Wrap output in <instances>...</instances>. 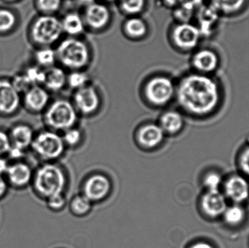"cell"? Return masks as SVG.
Masks as SVG:
<instances>
[{
	"label": "cell",
	"mask_w": 249,
	"mask_h": 248,
	"mask_svg": "<svg viewBox=\"0 0 249 248\" xmlns=\"http://www.w3.org/2000/svg\"><path fill=\"white\" fill-rule=\"evenodd\" d=\"M223 87L215 75L189 73L176 88L180 107L196 117H206L216 112L223 101Z\"/></svg>",
	"instance_id": "6da1fadb"
},
{
	"label": "cell",
	"mask_w": 249,
	"mask_h": 248,
	"mask_svg": "<svg viewBox=\"0 0 249 248\" xmlns=\"http://www.w3.org/2000/svg\"><path fill=\"white\" fill-rule=\"evenodd\" d=\"M66 183V176L61 167L52 163H45L34 171L31 186L36 196L47 199L63 194Z\"/></svg>",
	"instance_id": "7a4b0ae2"
},
{
	"label": "cell",
	"mask_w": 249,
	"mask_h": 248,
	"mask_svg": "<svg viewBox=\"0 0 249 248\" xmlns=\"http://www.w3.org/2000/svg\"><path fill=\"white\" fill-rule=\"evenodd\" d=\"M57 60L61 65L72 71H80L89 65L90 52L83 41L71 37L61 41L55 50Z\"/></svg>",
	"instance_id": "3957f363"
},
{
	"label": "cell",
	"mask_w": 249,
	"mask_h": 248,
	"mask_svg": "<svg viewBox=\"0 0 249 248\" xmlns=\"http://www.w3.org/2000/svg\"><path fill=\"white\" fill-rule=\"evenodd\" d=\"M64 149L62 137L53 131L45 130L36 132L29 150L40 161L51 163L62 155Z\"/></svg>",
	"instance_id": "277c9868"
},
{
	"label": "cell",
	"mask_w": 249,
	"mask_h": 248,
	"mask_svg": "<svg viewBox=\"0 0 249 248\" xmlns=\"http://www.w3.org/2000/svg\"><path fill=\"white\" fill-rule=\"evenodd\" d=\"M76 108L64 99H58L48 105L44 112V122L51 131H67L77 122Z\"/></svg>",
	"instance_id": "5b68a950"
},
{
	"label": "cell",
	"mask_w": 249,
	"mask_h": 248,
	"mask_svg": "<svg viewBox=\"0 0 249 248\" xmlns=\"http://www.w3.org/2000/svg\"><path fill=\"white\" fill-rule=\"evenodd\" d=\"M61 20L53 15H42L35 19L31 27L32 40L41 47H51L61 38Z\"/></svg>",
	"instance_id": "8992f818"
},
{
	"label": "cell",
	"mask_w": 249,
	"mask_h": 248,
	"mask_svg": "<svg viewBox=\"0 0 249 248\" xmlns=\"http://www.w3.org/2000/svg\"><path fill=\"white\" fill-rule=\"evenodd\" d=\"M176 87L172 80L165 76H156L146 83L144 92L146 99L155 106H164L176 95Z\"/></svg>",
	"instance_id": "52a82bcc"
},
{
	"label": "cell",
	"mask_w": 249,
	"mask_h": 248,
	"mask_svg": "<svg viewBox=\"0 0 249 248\" xmlns=\"http://www.w3.org/2000/svg\"><path fill=\"white\" fill-rule=\"evenodd\" d=\"M193 71L206 75H215L222 64V58L214 48L210 47L198 48L191 57Z\"/></svg>",
	"instance_id": "ba28073f"
},
{
	"label": "cell",
	"mask_w": 249,
	"mask_h": 248,
	"mask_svg": "<svg viewBox=\"0 0 249 248\" xmlns=\"http://www.w3.org/2000/svg\"><path fill=\"white\" fill-rule=\"evenodd\" d=\"M203 35L197 25L178 23L173 29L172 39L177 48L184 52H194L199 48Z\"/></svg>",
	"instance_id": "9c48e42d"
},
{
	"label": "cell",
	"mask_w": 249,
	"mask_h": 248,
	"mask_svg": "<svg viewBox=\"0 0 249 248\" xmlns=\"http://www.w3.org/2000/svg\"><path fill=\"white\" fill-rule=\"evenodd\" d=\"M34 171L31 165L24 160L10 162L4 178L10 189L24 190L31 186L33 179Z\"/></svg>",
	"instance_id": "30bf717a"
},
{
	"label": "cell",
	"mask_w": 249,
	"mask_h": 248,
	"mask_svg": "<svg viewBox=\"0 0 249 248\" xmlns=\"http://www.w3.org/2000/svg\"><path fill=\"white\" fill-rule=\"evenodd\" d=\"M21 106V95L15 88L11 81L0 80V117L16 116Z\"/></svg>",
	"instance_id": "8fae6325"
},
{
	"label": "cell",
	"mask_w": 249,
	"mask_h": 248,
	"mask_svg": "<svg viewBox=\"0 0 249 248\" xmlns=\"http://www.w3.org/2000/svg\"><path fill=\"white\" fill-rule=\"evenodd\" d=\"M222 192L228 201L241 204L249 198V182L242 174H233L224 180Z\"/></svg>",
	"instance_id": "7c38bea8"
},
{
	"label": "cell",
	"mask_w": 249,
	"mask_h": 248,
	"mask_svg": "<svg viewBox=\"0 0 249 248\" xmlns=\"http://www.w3.org/2000/svg\"><path fill=\"white\" fill-rule=\"evenodd\" d=\"M49 92L42 85H35L21 94V106L29 113L45 112L49 105Z\"/></svg>",
	"instance_id": "4fadbf2b"
},
{
	"label": "cell",
	"mask_w": 249,
	"mask_h": 248,
	"mask_svg": "<svg viewBox=\"0 0 249 248\" xmlns=\"http://www.w3.org/2000/svg\"><path fill=\"white\" fill-rule=\"evenodd\" d=\"M202 213L207 218L216 219L222 218L228 208V199L221 190L205 191L200 201Z\"/></svg>",
	"instance_id": "5bb4252c"
},
{
	"label": "cell",
	"mask_w": 249,
	"mask_h": 248,
	"mask_svg": "<svg viewBox=\"0 0 249 248\" xmlns=\"http://www.w3.org/2000/svg\"><path fill=\"white\" fill-rule=\"evenodd\" d=\"M11 147L27 151L35 138V132L32 126L24 122L13 124L8 130Z\"/></svg>",
	"instance_id": "9a60e30c"
},
{
	"label": "cell",
	"mask_w": 249,
	"mask_h": 248,
	"mask_svg": "<svg viewBox=\"0 0 249 248\" xmlns=\"http://www.w3.org/2000/svg\"><path fill=\"white\" fill-rule=\"evenodd\" d=\"M74 100V107L85 115L93 113L100 106V97L97 90L89 84L76 90Z\"/></svg>",
	"instance_id": "2e32d148"
},
{
	"label": "cell",
	"mask_w": 249,
	"mask_h": 248,
	"mask_svg": "<svg viewBox=\"0 0 249 248\" xmlns=\"http://www.w3.org/2000/svg\"><path fill=\"white\" fill-rule=\"evenodd\" d=\"M111 190L110 181L102 174L92 176L84 186V196L90 202H97L105 199Z\"/></svg>",
	"instance_id": "e0dca14e"
},
{
	"label": "cell",
	"mask_w": 249,
	"mask_h": 248,
	"mask_svg": "<svg viewBox=\"0 0 249 248\" xmlns=\"http://www.w3.org/2000/svg\"><path fill=\"white\" fill-rule=\"evenodd\" d=\"M111 14L106 5L95 1L86 6L85 21L86 24L94 30H101L107 26L110 21Z\"/></svg>",
	"instance_id": "ac0fdd59"
},
{
	"label": "cell",
	"mask_w": 249,
	"mask_h": 248,
	"mask_svg": "<svg viewBox=\"0 0 249 248\" xmlns=\"http://www.w3.org/2000/svg\"><path fill=\"white\" fill-rule=\"evenodd\" d=\"M207 4L221 17H237L247 10L249 0H207Z\"/></svg>",
	"instance_id": "d6986e66"
},
{
	"label": "cell",
	"mask_w": 249,
	"mask_h": 248,
	"mask_svg": "<svg viewBox=\"0 0 249 248\" xmlns=\"http://www.w3.org/2000/svg\"><path fill=\"white\" fill-rule=\"evenodd\" d=\"M165 132L159 125L148 124L138 132L137 139L141 146L145 148H155L163 141Z\"/></svg>",
	"instance_id": "ffe728a7"
},
{
	"label": "cell",
	"mask_w": 249,
	"mask_h": 248,
	"mask_svg": "<svg viewBox=\"0 0 249 248\" xmlns=\"http://www.w3.org/2000/svg\"><path fill=\"white\" fill-rule=\"evenodd\" d=\"M221 16L208 4L200 7L197 17V26L200 29L203 37L211 36L216 29Z\"/></svg>",
	"instance_id": "44dd1931"
},
{
	"label": "cell",
	"mask_w": 249,
	"mask_h": 248,
	"mask_svg": "<svg viewBox=\"0 0 249 248\" xmlns=\"http://www.w3.org/2000/svg\"><path fill=\"white\" fill-rule=\"evenodd\" d=\"M67 83V76L63 68L53 66L45 70L43 87L48 92H58L62 90Z\"/></svg>",
	"instance_id": "7402d4cb"
},
{
	"label": "cell",
	"mask_w": 249,
	"mask_h": 248,
	"mask_svg": "<svg viewBox=\"0 0 249 248\" xmlns=\"http://www.w3.org/2000/svg\"><path fill=\"white\" fill-rule=\"evenodd\" d=\"M184 125V118L179 112L168 111L161 116L159 125L165 133L175 135L182 130Z\"/></svg>",
	"instance_id": "603a6c76"
},
{
	"label": "cell",
	"mask_w": 249,
	"mask_h": 248,
	"mask_svg": "<svg viewBox=\"0 0 249 248\" xmlns=\"http://www.w3.org/2000/svg\"><path fill=\"white\" fill-rule=\"evenodd\" d=\"M222 218L228 227H239L245 221L247 212L245 208L240 204H232L228 205Z\"/></svg>",
	"instance_id": "cb8c5ba5"
},
{
	"label": "cell",
	"mask_w": 249,
	"mask_h": 248,
	"mask_svg": "<svg viewBox=\"0 0 249 248\" xmlns=\"http://www.w3.org/2000/svg\"><path fill=\"white\" fill-rule=\"evenodd\" d=\"M63 32L71 36L81 34L85 30V23L81 16L76 13H70L61 20Z\"/></svg>",
	"instance_id": "d4e9b609"
},
{
	"label": "cell",
	"mask_w": 249,
	"mask_h": 248,
	"mask_svg": "<svg viewBox=\"0 0 249 248\" xmlns=\"http://www.w3.org/2000/svg\"><path fill=\"white\" fill-rule=\"evenodd\" d=\"M124 29L129 36L137 39L146 35L148 28L144 20L136 16H132L124 22Z\"/></svg>",
	"instance_id": "484cf974"
},
{
	"label": "cell",
	"mask_w": 249,
	"mask_h": 248,
	"mask_svg": "<svg viewBox=\"0 0 249 248\" xmlns=\"http://www.w3.org/2000/svg\"><path fill=\"white\" fill-rule=\"evenodd\" d=\"M35 58L36 66L46 69L53 66L57 60L56 52L51 47H42L35 52Z\"/></svg>",
	"instance_id": "4316f807"
},
{
	"label": "cell",
	"mask_w": 249,
	"mask_h": 248,
	"mask_svg": "<svg viewBox=\"0 0 249 248\" xmlns=\"http://www.w3.org/2000/svg\"><path fill=\"white\" fill-rule=\"evenodd\" d=\"M22 75L30 87L42 85L45 80V70L38 66L28 67L22 71Z\"/></svg>",
	"instance_id": "83f0119b"
},
{
	"label": "cell",
	"mask_w": 249,
	"mask_h": 248,
	"mask_svg": "<svg viewBox=\"0 0 249 248\" xmlns=\"http://www.w3.org/2000/svg\"><path fill=\"white\" fill-rule=\"evenodd\" d=\"M17 23L16 15L8 9H0V33H4L12 31Z\"/></svg>",
	"instance_id": "f1b7e54d"
},
{
	"label": "cell",
	"mask_w": 249,
	"mask_h": 248,
	"mask_svg": "<svg viewBox=\"0 0 249 248\" xmlns=\"http://www.w3.org/2000/svg\"><path fill=\"white\" fill-rule=\"evenodd\" d=\"M224 179L222 175L216 171H210L205 175L203 179V186L205 191L221 190Z\"/></svg>",
	"instance_id": "f546056e"
},
{
	"label": "cell",
	"mask_w": 249,
	"mask_h": 248,
	"mask_svg": "<svg viewBox=\"0 0 249 248\" xmlns=\"http://www.w3.org/2000/svg\"><path fill=\"white\" fill-rule=\"evenodd\" d=\"M91 202L84 195L77 196L71 202V211L75 215H83L91 209Z\"/></svg>",
	"instance_id": "4dcf8cb0"
},
{
	"label": "cell",
	"mask_w": 249,
	"mask_h": 248,
	"mask_svg": "<svg viewBox=\"0 0 249 248\" xmlns=\"http://www.w3.org/2000/svg\"><path fill=\"white\" fill-rule=\"evenodd\" d=\"M89 78L86 73L80 71H73L67 76V84L71 88L78 90L89 84Z\"/></svg>",
	"instance_id": "1f68e13d"
},
{
	"label": "cell",
	"mask_w": 249,
	"mask_h": 248,
	"mask_svg": "<svg viewBox=\"0 0 249 248\" xmlns=\"http://www.w3.org/2000/svg\"><path fill=\"white\" fill-rule=\"evenodd\" d=\"M121 8L124 13L136 15L141 13L145 7V0H120Z\"/></svg>",
	"instance_id": "d6a6232c"
},
{
	"label": "cell",
	"mask_w": 249,
	"mask_h": 248,
	"mask_svg": "<svg viewBox=\"0 0 249 248\" xmlns=\"http://www.w3.org/2000/svg\"><path fill=\"white\" fill-rule=\"evenodd\" d=\"M36 2L43 15H53L59 10L62 0H36Z\"/></svg>",
	"instance_id": "836d02e7"
},
{
	"label": "cell",
	"mask_w": 249,
	"mask_h": 248,
	"mask_svg": "<svg viewBox=\"0 0 249 248\" xmlns=\"http://www.w3.org/2000/svg\"><path fill=\"white\" fill-rule=\"evenodd\" d=\"M195 10L189 8L186 6L179 4L175 7L174 11V18L177 19L178 23H188L190 22L194 14Z\"/></svg>",
	"instance_id": "e575fe53"
},
{
	"label": "cell",
	"mask_w": 249,
	"mask_h": 248,
	"mask_svg": "<svg viewBox=\"0 0 249 248\" xmlns=\"http://www.w3.org/2000/svg\"><path fill=\"white\" fill-rule=\"evenodd\" d=\"M238 165L241 174L249 178V145L244 147L240 153L238 159Z\"/></svg>",
	"instance_id": "d590c367"
},
{
	"label": "cell",
	"mask_w": 249,
	"mask_h": 248,
	"mask_svg": "<svg viewBox=\"0 0 249 248\" xmlns=\"http://www.w3.org/2000/svg\"><path fill=\"white\" fill-rule=\"evenodd\" d=\"M81 138L82 134L80 131L74 128L67 130L63 137V140L65 144L71 147L77 145L81 141Z\"/></svg>",
	"instance_id": "8d00e7d4"
},
{
	"label": "cell",
	"mask_w": 249,
	"mask_h": 248,
	"mask_svg": "<svg viewBox=\"0 0 249 248\" xmlns=\"http://www.w3.org/2000/svg\"><path fill=\"white\" fill-rule=\"evenodd\" d=\"M11 148L8 131L0 127V156L7 157Z\"/></svg>",
	"instance_id": "74e56055"
},
{
	"label": "cell",
	"mask_w": 249,
	"mask_h": 248,
	"mask_svg": "<svg viewBox=\"0 0 249 248\" xmlns=\"http://www.w3.org/2000/svg\"><path fill=\"white\" fill-rule=\"evenodd\" d=\"M48 208L51 211H58L63 209L66 205V199L63 194L54 195L45 199Z\"/></svg>",
	"instance_id": "f35d334b"
},
{
	"label": "cell",
	"mask_w": 249,
	"mask_h": 248,
	"mask_svg": "<svg viewBox=\"0 0 249 248\" xmlns=\"http://www.w3.org/2000/svg\"><path fill=\"white\" fill-rule=\"evenodd\" d=\"M10 189L4 176H0V201L6 198Z\"/></svg>",
	"instance_id": "ab89813d"
},
{
	"label": "cell",
	"mask_w": 249,
	"mask_h": 248,
	"mask_svg": "<svg viewBox=\"0 0 249 248\" xmlns=\"http://www.w3.org/2000/svg\"><path fill=\"white\" fill-rule=\"evenodd\" d=\"M10 161L6 157L0 156V176H4L8 168Z\"/></svg>",
	"instance_id": "60d3db41"
},
{
	"label": "cell",
	"mask_w": 249,
	"mask_h": 248,
	"mask_svg": "<svg viewBox=\"0 0 249 248\" xmlns=\"http://www.w3.org/2000/svg\"><path fill=\"white\" fill-rule=\"evenodd\" d=\"M189 248H215V247L207 242L200 241L194 243Z\"/></svg>",
	"instance_id": "b9f144b4"
},
{
	"label": "cell",
	"mask_w": 249,
	"mask_h": 248,
	"mask_svg": "<svg viewBox=\"0 0 249 248\" xmlns=\"http://www.w3.org/2000/svg\"><path fill=\"white\" fill-rule=\"evenodd\" d=\"M165 5L168 7H176L181 4L182 0H162Z\"/></svg>",
	"instance_id": "7bdbcfd3"
},
{
	"label": "cell",
	"mask_w": 249,
	"mask_h": 248,
	"mask_svg": "<svg viewBox=\"0 0 249 248\" xmlns=\"http://www.w3.org/2000/svg\"><path fill=\"white\" fill-rule=\"evenodd\" d=\"M82 4L86 6L90 5L95 2V0H79Z\"/></svg>",
	"instance_id": "ee69618b"
},
{
	"label": "cell",
	"mask_w": 249,
	"mask_h": 248,
	"mask_svg": "<svg viewBox=\"0 0 249 248\" xmlns=\"http://www.w3.org/2000/svg\"><path fill=\"white\" fill-rule=\"evenodd\" d=\"M7 1H10V2H13V1H18V0H5Z\"/></svg>",
	"instance_id": "f6af8a7d"
},
{
	"label": "cell",
	"mask_w": 249,
	"mask_h": 248,
	"mask_svg": "<svg viewBox=\"0 0 249 248\" xmlns=\"http://www.w3.org/2000/svg\"><path fill=\"white\" fill-rule=\"evenodd\" d=\"M107 1H120V0H107Z\"/></svg>",
	"instance_id": "bcb514c9"
}]
</instances>
